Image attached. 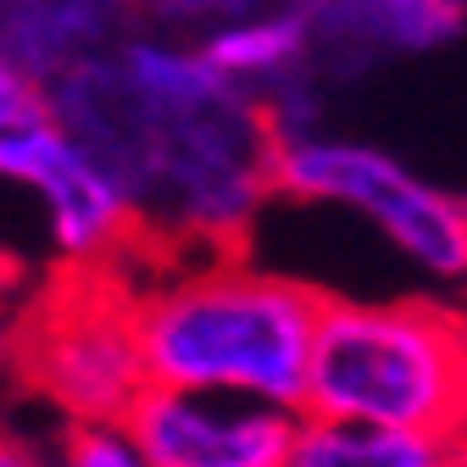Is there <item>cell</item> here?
Returning <instances> with one entry per match:
<instances>
[{
    "label": "cell",
    "instance_id": "obj_1",
    "mask_svg": "<svg viewBox=\"0 0 467 467\" xmlns=\"http://www.w3.org/2000/svg\"><path fill=\"white\" fill-rule=\"evenodd\" d=\"M62 123L134 201L161 256L240 251L278 201V134L256 89L201 45L129 34L50 84Z\"/></svg>",
    "mask_w": 467,
    "mask_h": 467
},
{
    "label": "cell",
    "instance_id": "obj_2",
    "mask_svg": "<svg viewBox=\"0 0 467 467\" xmlns=\"http://www.w3.org/2000/svg\"><path fill=\"white\" fill-rule=\"evenodd\" d=\"M134 267L140 339L150 384L251 395L306 412V379L323 301L312 284L228 256H161L145 251Z\"/></svg>",
    "mask_w": 467,
    "mask_h": 467
},
{
    "label": "cell",
    "instance_id": "obj_3",
    "mask_svg": "<svg viewBox=\"0 0 467 467\" xmlns=\"http://www.w3.org/2000/svg\"><path fill=\"white\" fill-rule=\"evenodd\" d=\"M306 418L368 423L434 445L467 440V312L434 296H328Z\"/></svg>",
    "mask_w": 467,
    "mask_h": 467
},
{
    "label": "cell",
    "instance_id": "obj_4",
    "mask_svg": "<svg viewBox=\"0 0 467 467\" xmlns=\"http://www.w3.org/2000/svg\"><path fill=\"white\" fill-rule=\"evenodd\" d=\"M17 379L56 423L111 429L150 389L134 267H56L12 328Z\"/></svg>",
    "mask_w": 467,
    "mask_h": 467
},
{
    "label": "cell",
    "instance_id": "obj_5",
    "mask_svg": "<svg viewBox=\"0 0 467 467\" xmlns=\"http://www.w3.org/2000/svg\"><path fill=\"white\" fill-rule=\"evenodd\" d=\"M278 201L339 206L434 284H467V201L429 184L400 156L345 134H306L278 145Z\"/></svg>",
    "mask_w": 467,
    "mask_h": 467
},
{
    "label": "cell",
    "instance_id": "obj_6",
    "mask_svg": "<svg viewBox=\"0 0 467 467\" xmlns=\"http://www.w3.org/2000/svg\"><path fill=\"white\" fill-rule=\"evenodd\" d=\"M0 172L12 190L39 201L56 267H129L134 256L150 251L145 223L123 184L56 117L0 134Z\"/></svg>",
    "mask_w": 467,
    "mask_h": 467
},
{
    "label": "cell",
    "instance_id": "obj_7",
    "mask_svg": "<svg viewBox=\"0 0 467 467\" xmlns=\"http://www.w3.org/2000/svg\"><path fill=\"white\" fill-rule=\"evenodd\" d=\"M123 429L150 467H284L301 412L251 395L150 384Z\"/></svg>",
    "mask_w": 467,
    "mask_h": 467
},
{
    "label": "cell",
    "instance_id": "obj_8",
    "mask_svg": "<svg viewBox=\"0 0 467 467\" xmlns=\"http://www.w3.org/2000/svg\"><path fill=\"white\" fill-rule=\"evenodd\" d=\"M317 39L323 78L368 73L379 56L440 50L467 28L462 0H296Z\"/></svg>",
    "mask_w": 467,
    "mask_h": 467
},
{
    "label": "cell",
    "instance_id": "obj_9",
    "mask_svg": "<svg viewBox=\"0 0 467 467\" xmlns=\"http://www.w3.org/2000/svg\"><path fill=\"white\" fill-rule=\"evenodd\" d=\"M140 0H0V62L56 84L129 39Z\"/></svg>",
    "mask_w": 467,
    "mask_h": 467
},
{
    "label": "cell",
    "instance_id": "obj_10",
    "mask_svg": "<svg viewBox=\"0 0 467 467\" xmlns=\"http://www.w3.org/2000/svg\"><path fill=\"white\" fill-rule=\"evenodd\" d=\"M212 62L245 89H267L289 73H301L317 62V39H312V23L301 6H278V12H262V17H245L234 28H217L206 39H195Z\"/></svg>",
    "mask_w": 467,
    "mask_h": 467
},
{
    "label": "cell",
    "instance_id": "obj_11",
    "mask_svg": "<svg viewBox=\"0 0 467 467\" xmlns=\"http://www.w3.org/2000/svg\"><path fill=\"white\" fill-rule=\"evenodd\" d=\"M440 456H445V445H434V440L301 412V434L289 445L284 467H434Z\"/></svg>",
    "mask_w": 467,
    "mask_h": 467
},
{
    "label": "cell",
    "instance_id": "obj_12",
    "mask_svg": "<svg viewBox=\"0 0 467 467\" xmlns=\"http://www.w3.org/2000/svg\"><path fill=\"white\" fill-rule=\"evenodd\" d=\"M50 467H150V462L129 440L123 423H111V429L62 423V429H56V445H50Z\"/></svg>",
    "mask_w": 467,
    "mask_h": 467
},
{
    "label": "cell",
    "instance_id": "obj_13",
    "mask_svg": "<svg viewBox=\"0 0 467 467\" xmlns=\"http://www.w3.org/2000/svg\"><path fill=\"white\" fill-rule=\"evenodd\" d=\"M140 6L161 23V28H179V34H217V28H234L245 17H262L267 0H140Z\"/></svg>",
    "mask_w": 467,
    "mask_h": 467
},
{
    "label": "cell",
    "instance_id": "obj_14",
    "mask_svg": "<svg viewBox=\"0 0 467 467\" xmlns=\"http://www.w3.org/2000/svg\"><path fill=\"white\" fill-rule=\"evenodd\" d=\"M50 117H56L50 84H39V78H28V73H17V67L0 62V134H6V129L50 123Z\"/></svg>",
    "mask_w": 467,
    "mask_h": 467
},
{
    "label": "cell",
    "instance_id": "obj_15",
    "mask_svg": "<svg viewBox=\"0 0 467 467\" xmlns=\"http://www.w3.org/2000/svg\"><path fill=\"white\" fill-rule=\"evenodd\" d=\"M50 445H56V434H23V429H12L6 434V445H0V467H50Z\"/></svg>",
    "mask_w": 467,
    "mask_h": 467
},
{
    "label": "cell",
    "instance_id": "obj_16",
    "mask_svg": "<svg viewBox=\"0 0 467 467\" xmlns=\"http://www.w3.org/2000/svg\"><path fill=\"white\" fill-rule=\"evenodd\" d=\"M434 467H467V440H456V445H445V456H440Z\"/></svg>",
    "mask_w": 467,
    "mask_h": 467
}]
</instances>
